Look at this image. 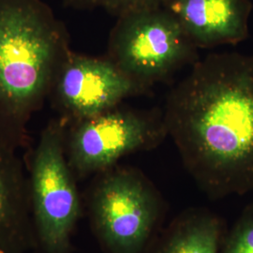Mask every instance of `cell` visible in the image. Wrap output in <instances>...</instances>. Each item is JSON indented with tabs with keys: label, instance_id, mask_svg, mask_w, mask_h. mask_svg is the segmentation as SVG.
<instances>
[{
	"label": "cell",
	"instance_id": "5b68a950",
	"mask_svg": "<svg viewBox=\"0 0 253 253\" xmlns=\"http://www.w3.org/2000/svg\"><path fill=\"white\" fill-rule=\"evenodd\" d=\"M168 136L163 113L118 107L67 125L65 149L76 178L115 167L126 155L150 150Z\"/></svg>",
	"mask_w": 253,
	"mask_h": 253
},
{
	"label": "cell",
	"instance_id": "30bf717a",
	"mask_svg": "<svg viewBox=\"0 0 253 253\" xmlns=\"http://www.w3.org/2000/svg\"><path fill=\"white\" fill-rule=\"evenodd\" d=\"M223 236L222 222L217 216L194 210L172 223L155 253H219Z\"/></svg>",
	"mask_w": 253,
	"mask_h": 253
},
{
	"label": "cell",
	"instance_id": "7c38bea8",
	"mask_svg": "<svg viewBox=\"0 0 253 253\" xmlns=\"http://www.w3.org/2000/svg\"><path fill=\"white\" fill-rule=\"evenodd\" d=\"M219 253H253V204L245 208L223 236Z\"/></svg>",
	"mask_w": 253,
	"mask_h": 253
},
{
	"label": "cell",
	"instance_id": "3957f363",
	"mask_svg": "<svg viewBox=\"0 0 253 253\" xmlns=\"http://www.w3.org/2000/svg\"><path fill=\"white\" fill-rule=\"evenodd\" d=\"M105 56L146 92L199 60L198 48L164 7L118 17Z\"/></svg>",
	"mask_w": 253,
	"mask_h": 253
},
{
	"label": "cell",
	"instance_id": "7a4b0ae2",
	"mask_svg": "<svg viewBox=\"0 0 253 253\" xmlns=\"http://www.w3.org/2000/svg\"><path fill=\"white\" fill-rule=\"evenodd\" d=\"M71 52L68 28L43 0H0V146L28 145V123Z\"/></svg>",
	"mask_w": 253,
	"mask_h": 253
},
{
	"label": "cell",
	"instance_id": "8fae6325",
	"mask_svg": "<svg viewBox=\"0 0 253 253\" xmlns=\"http://www.w3.org/2000/svg\"><path fill=\"white\" fill-rule=\"evenodd\" d=\"M167 0H62L65 8L75 10L102 9L117 18L131 11L164 7Z\"/></svg>",
	"mask_w": 253,
	"mask_h": 253
},
{
	"label": "cell",
	"instance_id": "52a82bcc",
	"mask_svg": "<svg viewBox=\"0 0 253 253\" xmlns=\"http://www.w3.org/2000/svg\"><path fill=\"white\" fill-rule=\"evenodd\" d=\"M146 93L106 56L72 51L59 68L48 100L68 124L118 107L127 98Z\"/></svg>",
	"mask_w": 253,
	"mask_h": 253
},
{
	"label": "cell",
	"instance_id": "8992f818",
	"mask_svg": "<svg viewBox=\"0 0 253 253\" xmlns=\"http://www.w3.org/2000/svg\"><path fill=\"white\" fill-rule=\"evenodd\" d=\"M161 211L159 193L139 170L115 166L99 173L91 195V215L109 253H144Z\"/></svg>",
	"mask_w": 253,
	"mask_h": 253
},
{
	"label": "cell",
	"instance_id": "9c48e42d",
	"mask_svg": "<svg viewBox=\"0 0 253 253\" xmlns=\"http://www.w3.org/2000/svg\"><path fill=\"white\" fill-rule=\"evenodd\" d=\"M28 178L24 164L0 146V253H31L36 246Z\"/></svg>",
	"mask_w": 253,
	"mask_h": 253
},
{
	"label": "cell",
	"instance_id": "ba28073f",
	"mask_svg": "<svg viewBox=\"0 0 253 253\" xmlns=\"http://www.w3.org/2000/svg\"><path fill=\"white\" fill-rule=\"evenodd\" d=\"M164 8L198 49L235 45L250 35L251 0H167Z\"/></svg>",
	"mask_w": 253,
	"mask_h": 253
},
{
	"label": "cell",
	"instance_id": "6da1fadb",
	"mask_svg": "<svg viewBox=\"0 0 253 253\" xmlns=\"http://www.w3.org/2000/svg\"><path fill=\"white\" fill-rule=\"evenodd\" d=\"M168 135L200 188L220 199L253 190V55L215 53L167 96Z\"/></svg>",
	"mask_w": 253,
	"mask_h": 253
},
{
	"label": "cell",
	"instance_id": "277c9868",
	"mask_svg": "<svg viewBox=\"0 0 253 253\" xmlns=\"http://www.w3.org/2000/svg\"><path fill=\"white\" fill-rule=\"evenodd\" d=\"M67 123L53 118L41 133L29 164L28 186L38 244L45 253H71L80 199L66 156Z\"/></svg>",
	"mask_w": 253,
	"mask_h": 253
}]
</instances>
